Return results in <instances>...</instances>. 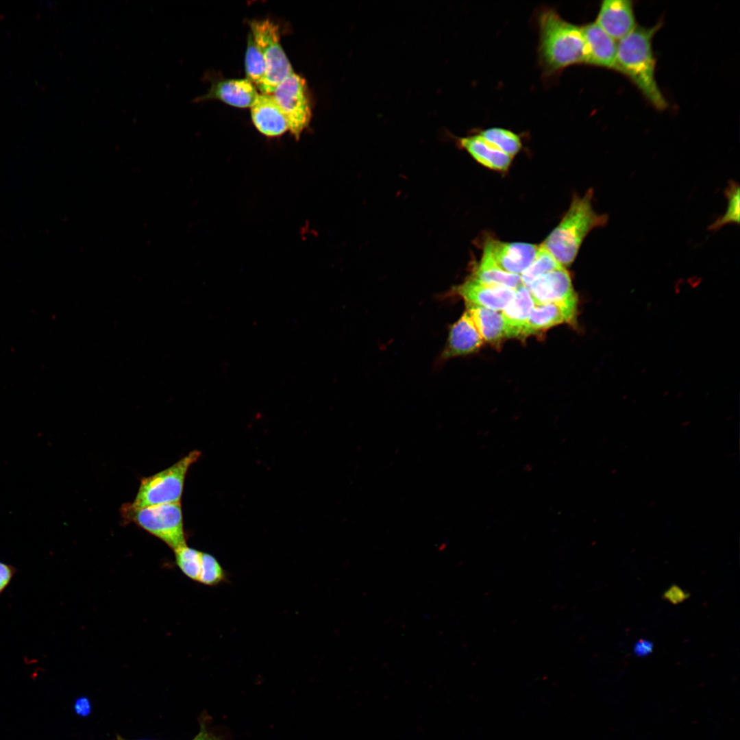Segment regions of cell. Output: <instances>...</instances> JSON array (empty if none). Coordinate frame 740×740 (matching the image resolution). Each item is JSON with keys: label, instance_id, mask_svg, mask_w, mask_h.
Segmentation results:
<instances>
[{"label": "cell", "instance_id": "cell-25", "mask_svg": "<svg viewBox=\"0 0 740 740\" xmlns=\"http://www.w3.org/2000/svg\"><path fill=\"white\" fill-rule=\"evenodd\" d=\"M174 552L176 564L181 571L190 579L198 582L201 565V552L187 545Z\"/></svg>", "mask_w": 740, "mask_h": 740}, {"label": "cell", "instance_id": "cell-24", "mask_svg": "<svg viewBox=\"0 0 740 740\" xmlns=\"http://www.w3.org/2000/svg\"><path fill=\"white\" fill-rule=\"evenodd\" d=\"M724 194L728 200L726 212L708 227L709 230L717 231L727 224L736 223L738 225L739 223V185L732 180L729 181Z\"/></svg>", "mask_w": 740, "mask_h": 740}, {"label": "cell", "instance_id": "cell-11", "mask_svg": "<svg viewBox=\"0 0 740 740\" xmlns=\"http://www.w3.org/2000/svg\"><path fill=\"white\" fill-rule=\"evenodd\" d=\"M585 41V61L588 65L615 69L617 42L595 22L582 26Z\"/></svg>", "mask_w": 740, "mask_h": 740}, {"label": "cell", "instance_id": "cell-10", "mask_svg": "<svg viewBox=\"0 0 740 740\" xmlns=\"http://www.w3.org/2000/svg\"><path fill=\"white\" fill-rule=\"evenodd\" d=\"M595 22L615 40L619 41L637 26L632 1H603Z\"/></svg>", "mask_w": 740, "mask_h": 740}, {"label": "cell", "instance_id": "cell-14", "mask_svg": "<svg viewBox=\"0 0 740 740\" xmlns=\"http://www.w3.org/2000/svg\"><path fill=\"white\" fill-rule=\"evenodd\" d=\"M251 115L257 130L267 136H278L288 130L286 119L271 94H259L251 107Z\"/></svg>", "mask_w": 740, "mask_h": 740}, {"label": "cell", "instance_id": "cell-17", "mask_svg": "<svg viewBox=\"0 0 740 740\" xmlns=\"http://www.w3.org/2000/svg\"><path fill=\"white\" fill-rule=\"evenodd\" d=\"M457 143L477 162L491 170L506 171L513 161V157L493 147L477 133L458 138Z\"/></svg>", "mask_w": 740, "mask_h": 740}, {"label": "cell", "instance_id": "cell-4", "mask_svg": "<svg viewBox=\"0 0 740 740\" xmlns=\"http://www.w3.org/2000/svg\"><path fill=\"white\" fill-rule=\"evenodd\" d=\"M193 450L171 467L140 480L133 502L135 508L168 503H180L187 471L199 458Z\"/></svg>", "mask_w": 740, "mask_h": 740}, {"label": "cell", "instance_id": "cell-5", "mask_svg": "<svg viewBox=\"0 0 740 740\" xmlns=\"http://www.w3.org/2000/svg\"><path fill=\"white\" fill-rule=\"evenodd\" d=\"M122 514L160 539L174 551L186 545L181 503H168L140 508L124 504Z\"/></svg>", "mask_w": 740, "mask_h": 740}, {"label": "cell", "instance_id": "cell-22", "mask_svg": "<svg viewBox=\"0 0 740 740\" xmlns=\"http://www.w3.org/2000/svg\"><path fill=\"white\" fill-rule=\"evenodd\" d=\"M563 267L541 244L531 264L520 275L522 285L527 287L539 277Z\"/></svg>", "mask_w": 740, "mask_h": 740}, {"label": "cell", "instance_id": "cell-26", "mask_svg": "<svg viewBox=\"0 0 740 740\" xmlns=\"http://www.w3.org/2000/svg\"><path fill=\"white\" fill-rule=\"evenodd\" d=\"M227 580L225 571L212 554L201 552V565L199 582L213 587Z\"/></svg>", "mask_w": 740, "mask_h": 740}, {"label": "cell", "instance_id": "cell-15", "mask_svg": "<svg viewBox=\"0 0 740 740\" xmlns=\"http://www.w3.org/2000/svg\"><path fill=\"white\" fill-rule=\"evenodd\" d=\"M484 341L467 311L450 328L442 357L449 358L472 353Z\"/></svg>", "mask_w": 740, "mask_h": 740}, {"label": "cell", "instance_id": "cell-13", "mask_svg": "<svg viewBox=\"0 0 740 740\" xmlns=\"http://www.w3.org/2000/svg\"><path fill=\"white\" fill-rule=\"evenodd\" d=\"M259 94L254 85L247 79H232L212 84L208 93L198 97L194 101L216 99L238 108H251Z\"/></svg>", "mask_w": 740, "mask_h": 740}, {"label": "cell", "instance_id": "cell-28", "mask_svg": "<svg viewBox=\"0 0 740 740\" xmlns=\"http://www.w3.org/2000/svg\"><path fill=\"white\" fill-rule=\"evenodd\" d=\"M16 573V569L11 565L0 561V595L10 584Z\"/></svg>", "mask_w": 740, "mask_h": 740}, {"label": "cell", "instance_id": "cell-21", "mask_svg": "<svg viewBox=\"0 0 740 740\" xmlns=\"http://www.w3.org/2000/svg\"><path fill=\"white\" fill-rule=\"evenodd\" d=\"M477 134L493 147L513 158L521 149L522 143L519 135L510 130L493 127L482 130Z\"/></svg>", "mask_w": 740, "mask_h": 740}, {"label": "cell", "instance_id": "cell-29", "mask_svg": "<svg viewBox=\"0 0 740 740\" xmlns=\"http://www.w3.org/2000/svg\"><path fill=\"white\" fill-rule=\"evenodd\" d=\"M654 645L651 641L640 639L637 641L633 648L634 654L638 656H646L653 652Z\"/></svg>", "mask_w": 740, "mask_h": 740}, {"label": "cell", "instance_id": "cell-3", "mask_svg": "<svg viewBox=\"0 0 740 740\" xmlns=\"http://www.w3.org/2000/svg\"><path fill=\"white\" fill-rule=\"evenodd\" d=\"M593 197V188H589L582 197L575 195L559 224L541 243L564 267L574 262L588 234L608 223L607 214H598L594 210Z\"/></svg>", "mask_w": 740, "mask_h": 740}, {"label": "cell", "instance_id": "cell-20", "mask_svg": "<svg viewBox=\"0 0 740 740\" xmlns=\"http://www.w3.org/2000/svg\"><path fill=\"white\" fill-rule=\"evenodd\" d=\"M470 278L482 284L514 290L523 286L519 275L503 271L484 252L480 261L473 268Z\"/></svg>", "mask_w": 740, "mask_h": 740}, {"label": "cell", "instance_id": "cell-31", "mask_svg": "<svg viewBox=\"0 0 740 740\" xmlns=\"http://www.w3.org/2000/svg\"><path fill=\"white\" fill-rule=\"evenodd\" d=\"M88 707L89 706L88 705L87 701L84 700L83 699L76 701V703L75 704V709L76 713L81 715L86 713Z\"/></svg>", "mask_w": 740, "mask_h": 740}, {"label": "cell", "instance_id": "cell-18", "mask_svg": "<svg viewBox=\"0 0 740 740\" xmlns=\"http://www.w3.org/2000/svg\"><path fill=\"white\" fill-rule=\"evenodd\" d=\"M535 301L529 290L521 286L513 299L502 310L506 325V337L521 336Z\"/></svg>", "mask_w": 740, "mask_h": 740}, {"label": "cell", "instance_id": "cell-16", "mask_svg": "<svg viewBox=\"0 0 740 740\" xmlns=\"http://www.w3.org/2000/svg\"><path fill=\"white\" fill-rule=\"evenodd\" d=\"M576 306L560 303L535 304L525 325L522 336H526L575 319Z\"/></svg>", "mask_w": 740, "mask_h": 740}, {"label": "cell", "instance_id": "cell-19", "mask_svg": "<svg viewBox=\"0 0 740 740\" xmlns=\"http://www.w3.org/2000/svg\"><path fill=\"white\" fill-rule=\"evenodd\" d=\"M467 308L483 341L494 343L506 337V325L502 311L469 304Z\"/></svg>", "mask_w": 740, "mask_h": 740}, {"label": "cell", "instance_id": "cell-32", "mask_svg": "<svg viewBox=\"0 0 740 740\" xmlns=\"http://www.w3.org/2000/svg\"><path fill=\"white\" fill-rule=\"evenodd\" d=\"M116 740H127V739H123V737L118 736L117 738L116 739Z\"/></svg>", "mask_w": 740, "mask_h": 740}, {"label": "cell", "instance_id": "cell-8", "mask_svg": "<svg viewBox=\"0 0 740 740\" xmlns=\"http://www.w3.org/2000/svg\"><path fill=\"white\" fill-rule=\"evenodd\" d=\"M539 245L526 243H507L494 238L486 241L483 252L503 271L521 275L534 260Z\"/></svg>", "mask_w": 740, "mask_h": 740}, {"label": "cell", "instance_id": "cell-2", "mask_svg": "<svg viewBox=\"0 0 740 740\" xmlns=\"http://www.w3.org/2000/svg\"><path fill=\"white\" fill-rule=\"evenodd\" d=\"M538 56L543 71L553 75L585 61L582 28L563 19L552 8H543L538 15Z\"/></svg>", "mask_w": 740, "mask_h": 740}, {"label": "cell", "instance_id": "cell-9", "mask_svg": "<svg viewBox=\"0 0 740 740\" xmlns=\"http://www.w3.org/2000/svg\"><path fill=\"white\" fill-rule=\"evenodd\" d=\"M535 304L560 303L576 306L577 297L565 267L549 272L526 287Z\"/></svg>", "mask_w": 740, "mask_h": 740}, {"label": "cell", "instance_id": "cell-23", "mask_svg": "<svg viewBox=\"0 0 740 740\" xmlns=\"http://www.w3.org/2000/svg\"><path fill=\"white\" fill-rule=\"evenodd\" d=\"M245 71L247 79L260 89L265 77L266 65L263 56L256 46L251 32L247 37Z\"/></svg>", "mask_w": 740, "mask_h": 740}, {"label": "cell", "instance_id": "cell-30", "mask_svg": "<svg viewBox=\"0 0 740 740\" xmlns=\"http://www.w3.org/2000/svg\"><path fill=\"white\" fill-rule=\"evenodd\" d=\"M192 740H222L221 737L210 731L202 722L197 735Z\"/></svg>", "mask_w": 740, "mask_h": 740}, {"label": "cell", "instance_id": "cell-12", "mask_svg": "<svg viewBox=\"0 0 740 740\" xmlns=\"http://www.w3.org/2000/svg\"><path fill=\"white\" fill-rule=\"evenodd\" d=\"M454 291L467 304L497 311H502L515 294L514 289L482 284L471 278Z\"/></svg>", "mask_w": 740, "mask_h": 740}, {"label": "cell", "instance_id": "cell-7", "mask_svg": "<svg viewBox=\"0 0 740 740\" xmlns=\"http://www.w3.org/2000/svg\"><path fill=\"white\" fill-rule=\"evenodd\" d=\"M272 93L286 119L288 130L298 140L312 116L306 81L293 73L281 82Z\"/></svg>", "mask_w": 740, "mask_h": 740}, {"label": "cell", "instance_id": "cell-1", "mask_svg": "<svg viewBox=\"0 0 740 740\" xmlns=\"http://www.w3.org/2000/svg\"><path fill=\"white\" fill-rule=\"evenodd\" d=\"M661 25V23L650 27L637 25L618 41L614 70L628 77L654 108L662 110L668 103L656 79L652 47L653 38Z\"/></svg>", "mask_w": 740, "mask_h": 740}, {"label": "cell", "instance_id": "cell-6", "mask_svg": "<svg viewBox=\"0 0 740 740\" xmlns=\"http://www.w3.org/2000/svg\"><path fill=\"white\" fill-rule=\"evenodd\" d=\"M250 27L266 65L265 77L259 90L264 94H271L281 82L294 72L280 42L278 25L264 19L251 21Z\"/></svg>", "mask_w": 740, "mask_h": 740}, {"label": "cell", "instance_id": "cell-27", "mask_svg": "<svg viewBox=\"0 0 740 740\" xmlns=\"http://www.w3.org/2000/svg\"><path fill=\"white\" fill-rule=\"evenodd\" d=\"M689 596L678 585H672L663 594V597L674 604L684 602Z\"/></svg>", "mask_w": 740, "mask_h": 740}]
</instances>
